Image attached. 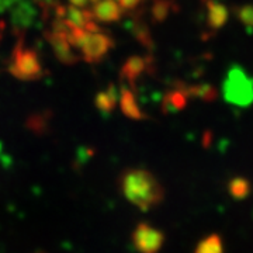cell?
Returning a JSON list of instances; mask_svg holds the SVG:
<instances>
[{
    "instance_id": "obj_18",
    "label": "cell",
    "mask_w": 253,
    "mask_h": 253,
    "mask_svg": "<svg viewBox=\"0 0 253 253\" xmlns=\"http://www.w3.org/2000/svg\"><path fill=\"white\" fill-rule=\"evenodd\" d=\"M177 6L170 0H156L151 9V14L155 23H162L170 16L172 11H176Z\"/></svg>"
},
{
    "instance_id": "obj_7",
    "label": "cell",
    "mask_w": 253,
    "mask_h": 253,
    "mask_svg": "<svg viewBox=\"0 0 253 253\" xmlns=\"http://www.w3.org/2000/svg\"><path fill=\"white\" fill-rule=\"evenodd\" d=\"M124 10L117 0H97L93 3L91 14L100 23H114L123 17Z\"/></svg>"
},
{
    "instance_id": "obj_13",
    "label": "cell",
    "mask_w": 253,
    "mask_h": 253,
    "mask_svg": "<svg viewBox=\"0 0 253 253\" xmlns=\"http://www.w3.org/2000/svg\"><path fill=\"white\" fill-rule=\"evenodd\" d=\"M118 99H120V91L116 89V86H109L106 90L97 93L94 104L103 114H111L114 109L117 107Z\"/></svg>"
},
{
    "instance_id": "obj_24",
    "label": "cell",
    "mask_w": 253,
    "mask_h": 253,
    "mask_svg": "<svg viewBox=\"0 0 253 253\" xmlns=\"http://www.w3.org/2000/svg\"><path fill=\"white\" fill-rule=\"evenodd\" d=\"M94 1H97V0H91V3H94Z\"/></svg>"
},
{
    "instance_id": "obj_2",
    "label": "cell",
    "mask_w": 253,
    "mask_h": 253,
    "mask_svg": "<svg viewBox=\"0 0 253 253\" xmlns=\"http://www.w3.org/2000/svg\"><path fill=\"white\" fill-rule=\"evenodd\" d=\"M66 38L71 45L81 49L84 62L89 63L100 62L114 45L111 37L104 33H89L83 28L73 26L69 28Z\"/></svg>"
},
{
    "instance_id": "obj_15",
    "label": "cell",
    "mask_w": 253,
    "mask_h": 253,
    "mask_svg": "<svg viewBox=\"0 0 253 253\" xmlns=\"http://www.w3.org/2000/svg\"><path fill=\"white\" fill-rule=\"evenodd\" d=\"M66 21L73 26V27L78 28H86V26L93 21V14H91V10L83 9V7H75V6H68L66 7V14H65Z\"/></svg>"
},
{
    "instance_id": "obj_21",
    "label": "cell",
    "mask_w": 253,
    "mask_h": 253,
    "mask_svg": "<svg viewBox=\"0 0 253 253\" xmlns=\"http://www.w3.org/2000/svg\"><path fill=\"white\" fill-rule=\"evenodd\" d=\"M117 1L120 3V6L123 7V10L126 11V10L136 9L141 0H117Z\"/></svg>"
},
{
    "instance_id": "obj_8",
    "label": "cell",
    "mask_w": 253,
    "mask_h": 253,
    "mask_svg": "<svg viewBox=\"0 0 253 253\" xmlns=\"http://www.w3.org/2000/svg\"><path fill=\"white\" fill-rule=\"evenodd\" d=\"M151 61H152V58H145V56H139V55L129 56L121 68V78L134 86L138 78L149 69Z\"/></svg>"
},
{
    "instance_id": "obj_20",
    "label": "cell",
    "mask_w": 253,
    "mask_h": 253,
    "mask_svg": "<svg viewBox=\"0 0 253 253\" xmlns=\"http://www.w3.org/2000/svg\"><path fill=\"white\" fill-rule=\"evenodd\" d=\"M234 14L246 28L253 30V4H241L234 7Z\"/></svg>"
},
{
    "instance_id": "obj_16",
    "label": "cell",
    "mask_w": 253,
    "mask_h": 253,
    "mask_svg": "<svg viewBox=\"0 0 253 253\" xmlns=\"http://www.w3.org/2000/svg\"><path fill=\"white\" fill-rule=\"evenodd\" d=\"M251 190H252L251 181L241 176H236L228 183V193L235 200H245L246 197H249Z\"/></svg>"
},
{
    "instance_id": "obj_22",
    "label": "cell",
    "mask_w": 253,
    "mask_h": 253,
    "mask_svg": "<svg viewBox=\"0 0 253 253\" xmlns=\"http://www.w3.org/2000/svg\"><path fill=\"white\" fill-rule=\"evenodd\" d=\"M17 1H20V0H0V13L13 7Z\"/></svg>"
},
{
    "instance_id": "obj_17",
    "label": "cell",
    "mask_w": 253,
    "mask_h": 253,
    "mask_svg": "<svg viewBox=\"0 0 253 253\" xmlns=\"http://www.w3.org/2000/svg\"><path fill=\"white\" fill-rule=\"evenodd\" d=\"M194 253H224V244L221 236L218 234L206 236L197 244Z\"/></svg>"
},
{
    "instance_id": "obj_4",
    "label": "cell",
    "mask_w": 253,
    "mask_h": 253,
    "mask_svg": "<svg viewBox=\"0 0 253 253\" xmlns=\"http://www.w3.org/2000/svg\"><path fill=\"white\" fill-rule=\"evenodd\" d=\"M10 72L23 81H37L42 76L44 71L34 51L18 45L14 51L13 62L10 65Z\"/></svg>"
},
{
    "instance_id": "obj_6",
    "label": "cell",
    "mask_w": 253,
    "mask_h": 253,
    "mask_svg": "<svg viewBox=\"0 0 253 253\" xmlns=\"http://www.w3.org/2000/svg\"><path fill=\"white\" fill-rule=\"evenodd\" d=\"M203 3L207 9V27L212 33H217L221 28L225 27L229 20V10L226 9L225 4L221 3L219 0H203Z\"/></svg>"
},
{
    "instance_id": "obj_1",
    "label": "cell",
    "mask_w": 253,
    "mask_h": 253,
    "mask_svg": "<svg viewBox=\"0 0 253 253\" xmlns=\"http://www.w3.org/2000/svg\"><path fill=\"white\" fill-rule=\"evenodd\" d=\"M120 186L123 194L134 206L146 211L161 204L165 190L154 174L144 169H128L121 174Z\"/></svg>"
},
{
    "instance_id": "obj_19",
    "label": "cell",
    "mask_w": 253,
    "mask_h": 253,
    "mask_svg": "<svg viewBox=\"0 0 253 253\" xmlns=\"http://www.w3.org/2000/svg\"><path fill=\"white\" fill-rule=\"evenodd\" d=\"M129 30H131L132 36L135 37V40L139 44H142L148 49L154 48V38H152V34H151V31H149L146 24H144L142 21H135Z\"/></svg>"
},
{
    "instance_id": "obj_14",
    "label": "cell",
    "mask_w": 253,
    "mask_h": 253,
    "mask_svg": "<svg viewBox=\"0 0 253 253\" xmlns=\"http://www.w3.org/2000/svg\"><path fill=\"white\" fill-rule=\"evenodd\" d=\"M11 20H13V26L20 30H26L30 27L34 21L36 17V11L34 7L30 4V3H20L16 9L13 10V14H11Z\"/></svg>"
},
{
    "instance_id": "obj_23",
    "label": "cell",
    "mask_w": 253,
    "mask_h": 253,
    "mask_svg": "<svg viewBox=\"0 0 253 253\" xmlns=\"http://www.w3.org/2000/svg\"><path fill=\"white\" fill-rule=\"evenodd\" d=\"M71 6H75V7H83L86 9L89 4L91 3V0H68Z\"/></svg>"
},
{
    "instance_id": "obj_9",
    "label": "cell",
    "mask_w": 253,
    "mask_h": 253,
    "mask_svg": "<svg viewBox=\"0 0 253 253\" xmlns=\"http://www.w3.org/2000/svg\"><path fill=\"white\" fill-rule=\"evenodd\" d=\"M48 40L49 44L52 46L55 56L61 61L62 63H75L78 62V55L72 51V45L68 41V38L62 34H56V33H51L48 34Z\"/></svg>"
},
{
    "instance_id": "obj_5",
    "label": "cell",
    "mask_w": 253,
    "mask_h": 253,
    "mask_svg": "<svg viewBox=\"0 0 253 253\" xmlns=\"http://www.w3.org/2000/svg\"><path fill=\"white\" fill-rule=\"evenodd\" d=\"M132 242L141 253H158L165 244V234L148 224H139L132 234Z\"/></svg>"
},
{
    "instance_id": "obj_11",
    "label": "cell",
    "mask_w": 253,
    "mask_h": 253,
    "mask_svg": "<svg viewBox=\"0 0 253 253\" xmlns=\"http://www.w3.org/2000/svg\"><path fill=\"white\" fill-rule=\"evenodd\" d=\"M118 104L121 107V111L126 117L131 118V120H144L145 114L141 111L138 103L135 100V94L134 91L128 87H123L120 90V99H118Z\"/></svg>"
},
{
    "instance_id": "obj_3",
    "label": "cell",
    "mask_w": 253,
    "mask_h": 253,
    "mask_svg": "<svg viewBox=\"0 0 253 253\" xmlns=\"http://www.w3.org/2000/svg\"><path fill=\"white\" fill-rule=\"evenodd\" d=\"M222 93L226 103L248 107L253 103V78L239 65H232L224 79Z\"/></svg>"
},
{
    "instance_id": "obj_10",
    "label": "cell",
    "mask_w": 253,
    "mask_h": 253,
    "mask_svg": "<svg viewBox=\"0 0 253 253\" xmlns=\"http://www.w3.org/2000/svg\"><path fill=\"white\" fill-rule=\"evenodd\" d=\"M181 90L186 93V96L189 99H197L201 101H214L218 97V90L208 84V83H199V84H186V83H180L177 84Z\"/></svg>"
},
{
    "instance_id": "obj_12",
    "label": "cell",
    "mask_w": 253,
    "mask_h": 253,
    "mask_svg": "<svg viewBox=\"0 0 253 253\" xmlns=\"http://www.w3.org/2000/svg\"><path fill=\"white\" fill-rule=\"evenodd\" d=\"M187 100L189 97L186 96V93L181 90L179 86H176L173 90L165 94L162 101V111L165 114L179 113L187 106Z\"/></svg>"
}]
</instances>
